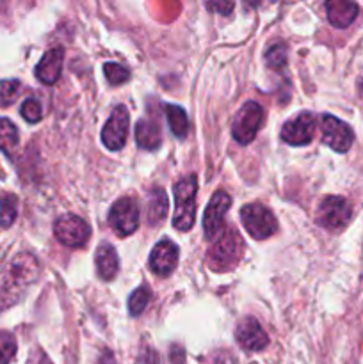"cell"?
I'll list each match as a JSON object with an SVG mask.
<instances>
[{
    "instance_id": "1",
    "label": "cell",
    "mask_w": 363,
    "mask_h": 364,
    "mask_svg": "<svg viewBox=\"0 0 363 364\" xmlns=\"http://www.w3.org/2000/svg\"><path fill=\"white\" fill-rule=\"evenodd\" d=\"M39 274V265L34 256L20 255L9 263L0 287V308L20 301L23 291L31 287Z\"/></svg>"
},
{
    "instance_id": "2",
    "label": "cell",
    "mask_w": 363,
    "mask_h": 364,
    "mask_svg": "<svg viewBox=\"0 0 363 364\" xmlns=\"http://www.w3.org/2000/svg\"><path fill=\"white\" fill-rule=\"evenodd\" d=\"M174 192V215L173 226L178 231H189L194 226L196 219V194L198 180L194 174L180 178L173 187Z\"/></svg>"
},
{
    "instance_id": "3",
    "label": "cell",
    "mask_w": 363,
    "mask_h": 364,
    "mask_svg": "<svg viewBox=\"0 0 363 364\" xmlns=\"http://www.w3.org/2000/svg\"><path fill=\"white\" fill-rule=\"evenodd\" d=\"M244 244L235 230H226L209 251V267L216 272H228L241 262Z\"/></svg>"
},
{
    "instance_id": "4",
    "label": "cell",
    "mask_w": 363,
    "mask_h": 364,
    "mask_svg": "<svg viewBox=\"0 0 363 364\" xmlns=\"http://www.w3.org/2000/svg\"><path fill=\"white\" fill-rule=\"evenodd\" d=\"M352 219V206L347 199L327 196L317 208V223L327 231H342Z\"/></svg>"
},
{
    "instance_id": "5",
    "label": "cell",
    "mask_w": 363,
    "mask_h": 364,
    "mask_svg": "<svg viewBox=\"0 0 363 364\" xmlns=\"http://www.w3.org/2000/svg\"><path fill=\"white\" fill-rule=\"evenodd\" d=\"M241 220L242 226L246 228V231H248L255 240H265V238L273 237L278 231L276 217L270 213V210L258 205V203H251V205L242 206Z\"/></svg>"
},
{
    "instance_id": "6",
    "label": "cell",
    "mask_w": 363,
    "mask_h": 364,
    "mask_svg": "<svg viewBox=\"0 0 363 364\" xmlns=\"http://www.w3.org/2000/svg\"><path fill=\"white\" fill-rule=\"evenodd\" d=\"M263 121V110L256 102H246L235 114L231 123V135L238 144L246 146L253 142Z\"/></svg>"
},
{
    "instance_id": "7",
    "label": "cell",
    "mask_w": 363,
    "mask_h": 364,
    "mask_svg": "<svg viewBox=\"0 0 363 364\" xmlns=\"http://www.w3.org/2000/svg\"><path fill=\"white\" fill-rule=\"evenodd\" d=\"M53 235H56V238L63 245H68V247H80V245H84L88 242L91 230H89V224L84 219L73 215V213H66V215H60L56 220V224H53Z\"/></svg>"
},
{
    "instance_id": "8",
    "label": "cell",
    "mask_w": 363,
    "mask_h": 364,
    "mask_svg": "<svg viewBox=\"0 0 363 364\" xmlns=\"http://www.w3.org/2000/svg\"><path fill=\"white\" fill-rule=\"evenodd\" d=\"M109 223L116 235L128 237L139 228V206L132 198H121L110 206Z\"/></svg>"
},
{
    "instance_id": "9",
    "label": "cell",
    "mask_w": 363,
    "mask_h": 364,
    "mask_svg": "<svg viewBox=\"0 0 363 364\" xmlns=\"http://www.w3.org/2000/svg\"><path fill=\"white\" fill-rule=\"evenodd\" d=\"M128 124H130V114H128L127 107L117 105L102 130V142L107 149L117 151V149L123 148L125 142H127Z\"/></svg>"
},
{
    "instance_id": "10",
    "label": "cell",
    "mask_w": 363,
    "mask_h": 364,
    "mask_svg": "<svg viewBox=\"0 0 363 364\" xmlns=\"http://www.w3.org/2000/svg\"><path fill=\"white\" fill-rule=\"evenodd\" d=\"M322 142L326 146H330L333 151L337 153H345L349 151V148L352 146L354 141V134H352V128L347 123H344L338 117L326 114L322 116Z\"/></svg>"
},
{
    "instance_id": "11",
    "label": "cell",
    "mask_w": 363,
    "mask_h": 364,
    "mask_svg": "<svg viewBox=\"0 0 363 364\" xmlns=\"http://www.w3.org/2000/svg\"><path fill=\"white\" fill-rule=\"evenodd\" d=\"M231 206V198L224 191H217L210 199L209 206L203 215V231L206 240H214L219 230L223 228V220Z\"/></svg>"
},
{
    "instance_id": "12",
    "label": "cell",
    "mask_w": 363,
    "mask_h": 364,
    "mask_svg": "<svg viewBox=\"0 0 363 364\" xmlns=\"http://www.w3.org/2000/svg\"><path fill=\"white\" fill-rule=\"evenodd\" d=\"M315 134V117L310 112H301L294 119L287 121L281 128V139L290 146H306Z\"/></svg>"
},
{
    "instance_id": "13",
    "label": "cell",
    "mask_w": 363,
    "mask_h": 364,
    "mask_svg": "<svg viewBox=\"0 0 363 364\" xmlns=\"http://www.w3.org/2000/svg\"><path fill=\"white\" fill-rule=\"evenodd\" d=\"M180 249L174 242L160 240L149 255V269L155 276L167 277L178 265Z\"/></svg>"
},
{
    "instance_id": "14",
    "label": "cell",
    "mask_w": 363,
    "mask_h": 364,
    "mask_svg": "<svg viewBox=\"0 0 363 364\" xmlns=\"http://www.w3.org/2000/svg\"><path fill=\"white\" fill-rule=\"evenodd\" d=\"M235 338H237L238 345L244 350L249 352H260L269 345V336L262 329L258 320L251 318V316L238 322L237 331H235Z\"/></svg>"
},
{
    "instance_id": "15",
    "label": "cell",
    "mask_w": 363,
    "mask_h": 364,
    "mask_svg": "<svg viewBox=\"0 0 363 364\" xmlns=\"http://www.w3.org/2000/svg\"><path fill=\"white\" fill-rule=\"evenodd\" d=\"M64 52L63 48H52L41 57V60L36 66V77L46 85H52L59 80L60 71H63Z\"/></svg>"
},
{
    "instance_id": "16",
    "label": "cell",
    "mask_w": 363,
    "mask_h": 364,
    "mask_svg": "<svg viewBox=\"0 0 363 364\" xmlns=\"http://www.w3.org/2000/svg\"><path fill=\"white\" fill-rule=\"evenodd\" d=\"M326 11L327 20L337 28H347L358 16V6L354 2H345V0L326 2Z\"/></svg>"
},
{
    "instance_id": "17",
    "label": "cell",
    "mask_w": 363,
    "mask_h": 364,
    "mask_svg": "<svg viewBox=\"0 0 363 364\" xmlns=\"http://www.w3.org/2000/svg\"><path fill=\"white\" fill-rule=\"evenodd\" d=\"M135 141H137V146L142 149H157L160 146V141H162V135H160L159 123L149 117H142V119L137 121V127H135Z\"/></svg>"
},
{
    "instance_id": "18",
    "label": "cell",
    "mask_w": 363,
    "mask_h": 364,
    "mask_svg": "<svg viewBox=\"0 0 363 364\" xmlns=\"http://www.w3.org/2000/svg\"><path fill=\"white\" fill-rule=\"evenodd\" d=\"M96 270L98 276L103 281H110L116 277L117 269H120V262H117V252L116 249L110 244H102L96 249Z\"/></svg>"
},
{
    "instance_id": "19",
    "label": "cell",
    "mask_w": 363,
    "mask_h": 364,
    "mask_svg": "<svg viewBox=\"0 0 363 364\" xmlns=\"http://www.w3.org/2000/svg\"><path fill=\"white\" fill-rule=\"evenodd\" d=\"M146 206H148V223L152 226H157V224L162 223L167 215V196L162 188H153L148 194V201H146Z\"/></svg>"
},
{
    "instance_id": "20",
    "label": "cell",
    "mask_w": 363,
    "mask_h": 364,
    "mask_svg": "<svg viewBox=\"0 0 363 364\" xmlns=\"http://www.w3.org/2000/svg\"><path fill=\"white\" fill-rule=\"evenodd\" d=\"M167 116V123H169L171 132H173L174 137L178 139H185L189 134V119L187 114L182 107L178 105H166L164 107Z\"/></svg>"
},
{
    "instance_id": "21",
    "label": "cell",
    "mask_w": 363,
    "mask_h": 364,
    "mask_svg": "<svg viewBox=\"0 0 363 364\" xmlns=\"http://www.w3.org/2000/svg\"><path fill=\"white\" fill-rule=\"evenodd\" d=\"M18 146V130L13 121L0 117V149L11 156Z\"/></svg>"
},
{
    "instance_id": "22",
    "label": "cell",
    "mask_w": 363,
    "mask_h": 364,
    "mask_svg": "<svg viewBox=\"0 0 363 364\" xmlns=\"http://www.w3.org/2000/svg\"><path fill=\"white\" fill-rule=\"evenodd\" d=\"M18 215V199L14 194L0 196V226L11 228Z\"/></svg>"
},
{
    "instance_id": "23",
    "label": "cell",
    "mask_w": 363,
    "mask_h": 364,
    "mask_svg": "<svg viewBox=\"0 0 363 364\" xmlns=\"http://www.w3.org/2000/svg\"><path fill=\"white\" fill-rule=\"evenodd\" d=\"M149 297H152V295H149L148 288L146 287L137 288V290L130 295V299H128V311H130V315L132 316L141 315V313L146 309V306H148Z\"/></svg>"
},
{
    "instance_id": "24",
    "label": "cell",
    "mask_w": 363,
    "mask_h": 364,
    "mask_svg": "<svg viewBox=\"0 0 363 364\" xmlns=\"http://www.w3.org/2000/svg\"><path fill=\"white\" fill-rule=\"evenodd\" d=\"M103 73H105V78L109 80V84L112 85L125 84V82L128 80V77H130L128 71L117 63H107L105 66H103Z\"/></svg>"
},
{
    "instance_id": "25",
    "label": "cell",
    "mask_w": 363,
    "mask_h": 364,
    "mask_svg": "<svg viewBox=\"0 0 363 364\" xmlns=\"http://www.w3.org/2000/svg\"><path fill=\"white\" fill-rule=\"evenodd\" d=\"M267 66L274 68V70H280L287 64V48L283 45H274L267 50L265 53Z\"/></svg>"
},
{
    "instance_id": "26",
    "label": "cell",
    "mask_w": 363,
    "mask_h": 364,
    "mask_svg": "<svg viewBox=\"0 0 363 364\" xmlns=\"http://www.w3.org/2000/svg\"><path fill=\"white\" fill-rule=\"evenodd\" d=\"M16 354V341L11 334L0 333V364H9Z\"/></svg>"
},
{
    "instance_id": "27",
    "label": "cell",
    "mask_w": 363,
    "mask_h": 364,
    "mask_svg": "<svg viewBox=\"0 0 363 364\" xmlns=\"http://www.w3.org/2000/svg\"><path fill=\"white\" fill-rule=\"evenodd\" d=\"M20 91V82L18 80H4L0 84V107L11 105Z\"/></svg>"
},
{
    "instance_id": "28",
    "label": "cell",
    "mask_w": 363,
    "mask_h": 364,
    "mask_svg": "<svg viewBox=\"0 0 363 364\" xmlns=\"http://www.w3.org/2000/svg\"><path fill=\"white\" fill-rule=\"evenodd\" d=\"M21 116L27 123H38L41 119V105L32 98L25 100L23 105H21Z\"/></svg>"
},
{
    "instance_id": "29",
    "label": "cell",
    "mask_w": 363,
    "mask_h": 364,
    "mask_svg": "<svg viewBox=\"0 0 363 364\" xmlns=\"http://www.w3.org/2000/svg\"><path fill=\"white\" fill-rule=\"evenodd\" d=\"M206 7H209V9H219L221 14H226L233 9V4H209Z\"/></svg>"
},
{
    "instance_id": "30",
    "label": "cell",
    "mask_w": 363,
    "mask_h": 364,
    "mask_svg": "<svg viewBox=\"0 0 363 364\" xmlns=\"http://www.w3.org/2000/svg\"><path fill=\"white\" fill-rule=\"evenodd\" d=\"M171 364H184V352L173 348V355H171Z\"/></svg>"
},
{
    "instance_id": "31",
    "label": "cell",
    "mask_w": 363,
    "mask_h": 364,
    "mask_svg": "<svg viewBox=\"0 0 363 364\" xmlns=\"http://www.w3.org/2000/svg\"><path fill=\"white\" fill-rule=\"evenodd\" d=\"M100 364H116V359L112 358V354H105L100 359Z\"/></svg>"
}]
</instances>
